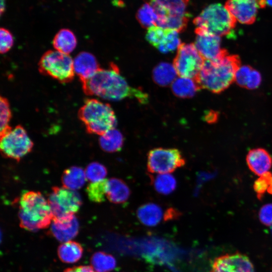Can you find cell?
Returning <instances> with one entry per match:
<instances>
[{
  "instance_id": "6da1fadb",
  "label": "cell",
  "mask_w": 272,
  "mask_h": 272,
  "mask_svg": "<svg viewBox=\"0 0 272 272\" xmlns=\"http://www.w3.org/2000/svg\"><path fill=\"white\" fill-rule=\"evenodd\" d=\"M82 84L84 93L110 101H118L127 97L134 98L140 102H148V95L141 89L129 86L113 63L107 69L100 68L90 79Z\"/></svg>"
},
{
  "instance_id": "7a4b0ae2",
  "label": "cell",
  "mask_w": 272,
  "mask_h": 272,
  "mask_svg": "<svg viewBox=\"0 0 272 272\" xmlns=\"http://www.w3.org/2000/svg\"><path fill=\"white\" fill-rule=\"evenodd\" d=\"M240 65L237 55L228 53L217 60H205L195 80L201 88L220 93L234 82L235 74Z\"/></svg>"
},
{
  "instance_id": "3957f363",
  "label": "cell",
  "mask_w": 272,
  "mask_h": 272,
  "mask_svg": "<svg viewBox=\"0 0 272 272\" xmlns=\"http://www.w3.org/2000/svg\"><path fill=\"white\" fill-rule=\"evenodd\" d=\"M18 217L21 228L36 231L48 228L53 220L47 200L38 191H27L20 198Z\"/></svg>"
},
{
  "instance_id": "277c9868",
  "label": "cell",
  "mask_w": 272,
  "mask_h": 272,
  "mask_svg": "<svg viewBox=\"0 0 272 272\" xmlns=\"http://www.w3.org/2000/svg\"><path fill=\"white\" fill-rule=\"evenodd\" d=\"M236 22L225 6L219 3L209 5L193 20L196 34L220 37L229 34L235 27Z\"/></svg>"
},
{
  "instance_id": "5b68a950",
  "label": "cell",
  "mask_w": 272,
  "mask_h": 272,
  "mask_svg": "<svg viewBox=\"0 0 272 272\" xmlns=\"http://www.w3.org/2000/svg\"><path fill=\"white\" fill-rule=\"evenodd\" d=\"M78 115L91 134L101 135L116 125V118L111 106L96 99L85 100Z\"/></svg>"
},
{
  "instance_id": "8992f818",
  "label": "cell",
  "mask_w": 272,
  "mask_h": 272,
  "mask_svg": "<svg viewBox=\"0 0 272 272\" xmlns=\"http://www.w3.org/2000/svg\"><path fill=\"white\" fill-rule=\"evenodd\" d=\"M38 70L61 83L71 82L75 75L73 59L56 50H49L43 54L38 62Z\"/></svg>"
},
{
  "instance_id": "52a82bcc",
  "label": "cell",
  "mask_w": 272,
  "mask_h": 272,
  "mask_svg": "<svg viewBox=\"0 0 272 272\" xmlns=\"http://www.w3.org/2000/svg\"><path fill=\"white\" fill-rule=\"evenodd\" d=\"M47 200L52 213L53 219L74 215L82 203L81 196L78 192L63 186L53 187Z\"/></svg>"
},
{
  "instance_id": "ba28073f",
  "label": "cell",
  "mask_w": 272,
  "mask_h": 272,
  "mask_svg": "<svg viewBox=\"0 0 272 272\" xmlns=\"http://www.w3.org/2000/svg\"><path fill=\"white\" fill-rule=\"evenodd\" d=\"M33 147V142L21 125L1 136V153L6 158L19 161L32 151Z\"/></svg>"
},
{
  "instance_id": "9c48e42d",
  "label": "cell",
  "mask_w": 272,
  "mask_h": 272,
  "mask_svg": "<svg viewBox=\"0 0 272 272\" xmlns=\"http://www.w3.org/2000/svg\"><path fill=\"white\" fill-rule=\"evenodd\" d=\"M185 164V159L176 149L155 148L148 154L147 169L153 174L170 173Z\"/></svg>"
},
{
  "instance_id": "30bf717a",
  "label": "cell",
  "mask_w": 272,
  "mask_h": 272,
  "mask_svg": "<svg viewBox=\"0 0 272 272\" xmlns=\"http://www.w3.org/2000/svg\"><path fill=\"white\" fill-rule=\"evenodd\" d=\"M204 61L194 44L181 43L178 48L173 65L180 77L195 79Z\"/></svg>"
},
{
  "instance_id": "8fae6325",
  "label": "cell",
  "mask_w": 272,
  "mask_h": 272,
  "mask_svg": "<svg viewBox=\"0 0 272 272\" xmlns=\"http://www.w3.org/2000/svg\"><path fill=\"white\" fill-rule=\"evenodd\" d=\"M266 6L265 0H227L225 5L236 21L246 25L254 23L258 10Z\"/></svg>"
},
{
  "instance_id": "7c38bea8",
  "label": "cell",
  "mask_w": 272,
  "mask_h": 272,
  "mask_svg": "<svg viewBox=\"0 0 272 272\" xmlns=\"http://www.w3.org/2000/svg\"><path fill=\"white\" fill-rule=\"evenodd\" d=\"M210 272H254V269L247 256L235 253L215 258Z\"/></svg>"
},
{
  "instance_id": "4fadbf2b",
  "label": "cell",
  "mask_w": 272,
  "mask_h": 272,
  "mask_svg": "<svg viewBox=\"0 0 272 272\" xmlns=\"http://www.w3.org/2000/svg\"><path fill=\"white\" fill-rule=\"evenodd\" d=\"M189 0H149L157 16V25L162 27L168 19L189 15L186 12Z\"/></svg>"
},
{
  "instance_id": "5bb4252c",
  "label": "cell",
  "mask_w": 272,
  "mask_h": 272,
  "mask_svg": "<svg viewBox=\"0 0 272 272\" xmlns=\"http://www.w3.org/2000/svg\"><path fill=\"white\" fill-rule=\"evenodd\" d=\"M194 45L205 60H217L228 53L222 47L221 37L218 36L196 34Z\"/></svg>"
},
{
  "instance_id": "9a60e30c",
  "label": "cell",
  "mask_w": 272,
  "mask_h": 272,
  "mask_svg": "<svg viewBox=\"0 0 272 272\" xmlns=\"http://www.w3.org/2000/svg\"><path fill=\"white\" fill-rule=\"evenodd\" d=\"M79 224L75 215L53 219L50 232L57 240L65 242L74 238L78 233Z\"/></svg>"
},
{
  "instance_id": "2e32d148",
  "label": "cell",
  "mask_w": 272,
  "mask_h": 272,
  "mask_svg": "<svg viewBox=\"0 0 272 272\" xmlns=\"http://www.w3.org/2000/svg\"><path fill=\"white\" fill-rule=\"evenodd\" d=\"M75 73L82 83L90 79L100 69L95 56L92 53L82 51L73 59Z\"/></svg>"
},
{
  "instance_id": "e0dca14e",
  "label": "cell",
  "mask_w": 272,
  "mask_h": 272,
  "mask_svg": "<svg viewBox=\"0 0 272 272\" xmlns=\"http://www.w3.org/2000/svg\"><path fill=\"white\" fill-rule=\"evenodd\" d=\"M249 169L260 176L269 171L272 166V158L269 153L262 148L250 150L246 158Z\"/></svg>"
},
{
  "instance_id": "ac0fdd59",
  "label": "cell",
  "mask_w": 272,
  "mask_h": 272,
  "mask_svg": "<svg viewBox=\"0 0 272 272\" xmlns=\"http://www.w3.org/2000/svg\"><path fill=\"white\" fill-rule=\"evenodd\" d=\"M130 193L128 186L121 179L112 178L107 180L106 196L110 202L114 203H124L128 199Z\"/></svg>"
},
{
  "instance_id": "d6986e66",
  "label": "cell",
  "mask_w": 272,
  "mask_h": 272,
  "mask_svg": "<svg viewBox=\"0 0 272 272\" xmlns=\"http://www.w3.org/2000/svg\"><path fill=\"white\" fill-rule=\"evenodd\" d=\"M162 208L154 203H147L141 206L137 210V217L144 225L153 227L164 219Z\"/></svg>"
},
{
  "instance_id": "ffe728a7",
  "label": "cell",
  "mask_w": 272,
  "mask_h": 272,
  "mask_svg": "<svg viewBox=\"0 0 272 272\" xmlns=\"http://www.w3.org/2000/svg\"><path fill=\"white\" fill-rule=\"evenodd\" d=\"M77 44V40L75 34L71 30L65 28L60 29L52 41L55 50L67 54L73 51Z\"/></svg>"
},
{
  "instance_id": "44dd1931",
  "label": "cell",
  "mask_w": 272,
  "mask_h": 272,
  "mask_svg": "<svg viewBox=\"0 0 272 272\" xmlns=\"http://www.w3.org/2000/svg\"><path fill=\"white\" fill-rule=\"evenodd\" d=\"M86 179L85 171L77 166H73L65 169L61 176L63 186L73 190L83 187Z\"/></svg>"
},
{
  "instance_id": "7402d4cb",
  "label": "cell",
  "mask_w": 272,
  "mask_h": 272,
  "mask_svg": "<svg viewBox=\"0 0 272 272\" xmlns=\"http://www.w3.org/2000/svg\"><path fill=\"white\" fill-rule=\"evenodd\" d=\"M171 89L177 97L187 98L193 96L201 88L195 79L180 77L173 82Z\"/></svg>"
},
{
  "instance_id": "603a6c76",
  "label": "cell",
  "mask_w": 272,
  "mask_h": 272,
  "mask_svg": "<svg viewBox=\"0 0 272 272\" xmlns=\"http://www.w3.org/2000/svg\"><path fill=\"white\" fill-rule=\"evenodd\" d=\"M83 248L78 242L69 241L62 243L57 249L60 260L66 263H73L79 261L82 256Z\"/></svg>"
},
{
  "instance_id": "cb8c5ba5",
  "label": "cell",
  "mask_w": 272,
  "mask_h": 272,
  "mask_svg": "<svg viewBox=\"0 0 272 272\" xmlns=\"http://www.w3.org/2000/svg\"><path fill=\"white\" fill-rule=\"evenodd\" d=\"M124 142L122 133L117 129L113 128L100 135L99 144L105 152L113 153L120 151Z\"/></svg>"
},
{
  "instance_id": "d4e9b609",
  "label": "cell",
  "mask_w": 272,
  "mask_h": 272,
  "mask_svg": "<svg viewBox=\"0 0 272 272\" xmlns=\"http://www.w3.org/2000/svg\"><path fill=\"white\" fill-rule=\"evenodd\" d=\"M177 74L174 65L168 62H161L154 68L153 77L157 84L166 86L173 83Z\"/></svg>"
},
{
  "instance_id": "484cf974",
  "label": "cell",
  "mask_w": 272,
  "mask_h": 272,
  "mask_svg": "<svg viewBox=\"0 0 272 272\" xmlns=\"http://www.w3.org/2000/svg\"><path fill=\"white\" fill-rule=\"evenodd\" d=\"M91 263L97 272H110L115 268L116 261L112 255L99 251L92 255Z\"/></svg>"
},
{
  "instance_id": "4316f807",
  "label": "cell",
  "mask_w": 272,
  "mask_h": 272,
  "mask_svg": "<svg viewBox=\"0 0 272 272\" xmlns=\"http://www.w3.org/2000/svg\"><path fill=\"white\" fill-rule=\"evenodd\" d=\"M152 180L156 190L162 194H169L176 187V180L170 173L158 174L153 178Z\"/></svg>"
},
{
  "instance_id": "83f0119b",
  "label": "cell",
  "mask_w": 272,
  "mask_h": 272,
  "mask_svg": "<svg viewBox=\"0 0 272 272\" xmlns=\"http://www.w3.org/2000/svg\"><path fill=\"white\" fill-rule=\"evenodd\" d=\"M136 18L141 26L145 28L148 29L157 25V16L154 8L149 2L145 3L138 9Z\"/></svg>"
},
{
  "instance_id": "f1b7e54d",
  "label": "cell",
  "mask_w": 272,
  "mask_h": 272,
  "mask_svg": "<svg viewBox=\"0 0 272 272\" xmlns=\"http://www.w3.org/2000/svg\"><path fill=\"white\" fill-rule=\"evenodd\" d=\"M253 188L259 199L266 193L272 194V173L268 171L260 176L254 181Z\"/></svg>"
},
{
  "instance_id": "f546056e",
  "label": "cell",
  "mask_w": 272,
  "mask_h": 272,
  "mask_svg": "<svg viewBox=\"0 0 272 272\" xmlns=\"http://www.w3.org/2000/svg\"><path fill=\"white\" fill-rule=\"evenodd\" d=\"M106 179H104L98 182H92L88 185L86 192L90 200L97 203H100L105 200L106 197Z\"/></svg>"
},
{
  "instance_id": "4dcf8cb0",
  "label": "cell",
  "mask_w": 272,
  "mask_h": 272,
  "mask_svg": "<svg viewBox=\"0 0 272 272\" xmlns=\"http://www.w3.org/2000/svg\"><path fill=\"white\" fill-rule=\"evenodd\" d=\"M181 44L178 32L167 29L165 38L157 49L161 52L166 53L178 49Z\"/></svg>"
},
{
  "instance_id": "1f68e13d",
  "label": "cell",
  "mask_w": 272,
  "mask_h": 272,
  "mask_svg": "<svg viewBox=\"0 0 272 272\" xmlns=\"http://www.w3.org/2000/svg\"><path fill=\"white\" fill-rule=\"evenodd\" d=\"M1 136L10 131L12 128L9 125L12 117L11 110L8 99L4 97L0 98Z\"/></svg>"
},
{
  "instance_id": "d6a6232c",
  "label": "cell",
  "mask_w": 272,
  "mask_h": 272,
  "mask_svg": "<svg viewBox=\"0 0 272 272\" xmlns=\"http://www.w3.org/2000/svg\"><path fill=\"white\" fill-rule=\"evenodd\" d=\"M85 173L87 179L91 182L103 180L107 175L106 167L98 162L89 164L86 168Z\"/></svg>"
},
{
  "instance_id": "836d02e7",
  "label": "cell",
  "mask_w": 272,
  "mask_h": 272,
  "mask_svg": "<svg viewBox=\"0 0 272 272\" xmlns=\"http://www.w3.org/2000/svg\"><path fill=\"white\" fill-rule=\"evenodd\" d=\"M166 32L167 29L158 25L153 26L148 29L146 39L152 46L158 48L164 40Z\"/></svg>"
},
{
  "instance_id": "e575fe53",
  "label": "cell",
  "mask_w": 272,
  "mask_h": 272,
  "mask_svg": "<svg viewBox=\"0 0 272 272\" xmlns=\"http://www.w3.org/2000/svg\"><path fill=\"white\" fill-rule=\"evenodd\" d=\"M252 69L248 65H240L236 71L234 82L239 86L245 88Z\"/></svg>"
},
{
  "instance_id": "d590c367",
  "label": "cell",
  "mask_w": 272,
  "mask_h": 272,
  "mask_svg": "<svg viewBox=\"0 0 272 272\" xmlns=\"http://www.w3.org/2000/svg\"><path fill=\"white\" fill-rule=\"evenodd\" d=\"M0 51L2 54L8 52L14 44V37L11 32L5 28L0 29Z\"/></svg>"
},
{
  "instance_id": "8d00e7d4",
  "label": "cell",
  "mask_w": 272,
  "mask_h": 272,
  "mask_svg": "<svg viewBox=\"0 0 272 272\" xmlns=\"http://www.w3.org/2000/svg\"><path fill=\"white\" fill-rule=\"evenodd\" d=\"M259 219L263 224L272 226V203L263 206L259 210Z\"/></svg>"
},
{
  "instance_id": "74e56055",
  "label": "cell",
  "mask_w": 272,
  "mask_h": 272,
  "mask_svg": "<svg viewBox=\"0 0 272 272\" xmlns=\"http://www.w3.org/2000/svg\"><path fill=\"white\" fill-rule=\"evenodd\" d=\"M262 81L260 73L255 69H252L245 88L249 90H253L257 88L260 85Z\"/></svg>"
},
{
  "instance_id": "f35d334b",
  "label": "cell",
  "mask_w": 272,
  "mask_h": 272,
  "mask_svg": "<svg viewBox=\"0 0 272 272\" xmlns=\"http://www.w3.org/2000/svg\"><path fill=\"white\" fill-rule=\"evenodd\" d=\"M64 272H97L92 266L81 265L65 269Z\"/></svg>"
},
{
  "instance_id": "ab89813d",
  "label": "cell",
  "mask_w": 272,
  "mask_h": 272,
  "mask_svg": "<svg viewBox=\"0 0 272 272\" xmlns=\"http://www.w3.org/2000/svg\"><path fill=\"white\" fill-rule=\"evenodd\" d=\"M217 118L216 114H214V113H210L209 114L207 115L206 117V120L208 122H214L216 120Z\"/></svg>"
},
{
  "instance_id": "60d3db41",
  "label": "cell",
  "mask_w": 272,
  "mask_h": 272,
  "mask_svg": "<svg viewBox=\"0 0 272 272\" xmlns=\"http://www.w3.org/2000/svg\"><path fill=\"white\" fill-rule=\"evenodd\" d=\"M6 9V1L5 0H1V15H2L4 13Z\"/></svg>"
},
{
  "instance_id": "b9f144b4",
  "label": "cell",
  "mask_w": 272,
  "mask_h": 272,
  "mask_svg": "<svg viewBox=\"0 0 272 272\" xmlns=\"http://www.w3.org/2000/svg\"><path fill=\"white\" fill-rule=\"evenodd\" d=\"M266 5L272 7V0H265Z\"/></svg>"
},
{
  "instance_id": "7bdbcfd3",
  "label": "cell",
  "mask_w": 272,
  "mask_h": 272,
  "mask_svg": "<svg viewBox=\"0 0 272 272\" xmlns=\"http://www.w3.org/2000/svg\"><path fill=\"white\" fill-rule=\"evenodd\" d=\"M271 230H272V229H271Z\"/></svg>"
}]
</instances>
